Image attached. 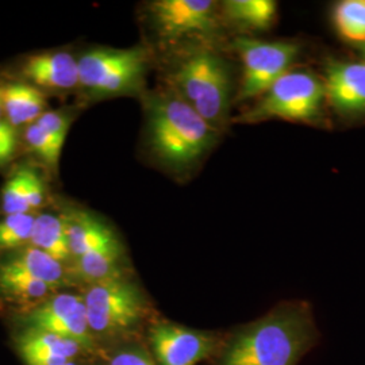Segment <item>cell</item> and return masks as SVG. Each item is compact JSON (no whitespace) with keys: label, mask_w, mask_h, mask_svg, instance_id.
<instances>
[{"label":"cell","mask_w":365,"mask_h":365,"mask_svg":"<svg viewBox=\"0 0 365 365\" xmlns=\"http://www.w3.org/2000/svg\"><path fill=\"white\" fill-rule=\"evenodd\" d=\"M314 341L309 307L286 303L238 331L218 365H297Z\"/></svg>","instance_id":"1"},{"label":"cell","mask_w":365,"mask_h":365,"mask_svg":"<svg viewBox=\"0 0 365 365\" xmlns=\"http://www.w3.org/2000/svg\"><path fill=\"white\" fill-rule=\"evenodd\" d=\"M146 129L152 153L163 165L176 172L195 168L220 135L175 91L149 102Z\"/></svg>","instance_id":"2"},{"label":"cell","mask_w":365,"mask_h":365,"mask_svg":"<svg viewBox=\"0 0 365 365\" xmlns=\"http://www.w3.org/2000/svg\"><path fill=\"white\" fill-rule=\"evenodd\" d=\"M172 83L182 101L221 130L227 123L232 98V78L226 61L207 49L188 54L176 66Z\"/></svg>","instance_id":"3"},{"label":"cell","mask_w":365,"mask_h":365,"mask_svg":"<svg viewBox=\"0 0 365 365\" xmlns=\"http://www.w3.org/2000/svg\"><path fill=\"white\" fill-rule=\"evenodd\" d=\"M327 92L324 80L309 69H289L232 122L255 125L283 119L317 125L324 118Z\"/></svg>","instance_id":"4"},{"label":"cell","mask_w":365,"mask_h":365,"mask_svg":"<svg viewBox=\"0 0 365 365\" xmlns=\"http://www.w3.org/2000/svg\"><path fill=\"white\" fill-rule=\"evenodd\" d=\"M78 61V86L95 96L138 91L144 83L148 53L144 48H98Z\"/></svg>","instance_id":"5"},{"label":"cell","mask_w":365,"mask_h":365,"mask_svg":"<svg viewBox=\"0 0 365 365\" xmlns=\"http://www.w3.org/2000/svg\"><path fill=\"white\" fill-rule=\"evenodd\" d=\"M235 52L242 61V78L235 102L259 99L274 81L287 73L299 54V45L291 41H260L238 37Z\"/></svg>","instance_id":"6"},{"label":"cell","mask_w":365,"mask_h":365,"mask_svg":"<svg viewBox=\"0 0 365 365\" xmlns=\"http://www.w3.org/2000/svg\"><path fill=\"white\" fill-rule=\"evenodd\" d=\"M92 334L113 336L135 327L146 310L141 289L128 277L90 286L83 295Z\"/></svg>","instance_id":"7"},{"label":"cell","mask_w":365,"mask_h":365,"mask_svg":"<svg viewBox=\"0 0 365 365\" xmlns=\"http://www.w3.org/2000/svg\"><path fill=\"white\" fill-rule=\"evenodd\" d=\"M29 329L49 331L78 342L81 349H91L93 334L88 324L83 297L56 294L33 307L25 318Z\"/></svg>","instance_id":"8"},{"label":"cell","mask_w":365,"mask_h":365,"mask_svg":"<svg viewBox=\"0 0 365 365\" xmlns=\"http://www.w3.org/2000/svg\"><path fill=\"white\" fill-rule=\"evenodd\" d=\"M149 10L163 39L205 36L217 29V3L211 0H157Z\"/></svg>","instance_id":"9"},{"label":"cell","mask_w":365,"mask_h":365,"mask_svg":"<svg viewBox=\"0 0 365 365\" xmlns=\"http://www.w3.org/2000/svg\"><path fill=\"white\" fill-rule=\"evenodd\" d=\"M149 339L160 365H196L215 351L217 339L209 333L170 322L150 329Z\"/></svg>","instance_id":"10"},{"label":"cell","mask_w":365,"mask_h":365,"mask_svg":"<svg viewBox=\"0 0 365 365\" xmlns=\"http://www.w3.org/2000/svg\"><path fill=\"white\" fill-rule=\"evenodd\" d=\"M324 86L327 102L339 117H365V61L329 63Z\"/></svg>","instance_id":"11"},{"label":"cell","mask_w":365,"mask_h":365,"mask_svg":"<svg viewBox=\"0 0 365 365\" xmlns=\"http://www.w3.org/2000/svg\"><path fill=\"white\" fill-rule=\"evenodd\" d=\"M63 215L72 259L98 252H123L114 230L91 212L71 210Z\"/></svg>","instance_id":"12"},{"label":"cell","mask_w":365,"mask_h":365,"mask_svg":"<svg viewBox=\"0 0 365 365\" xmlns=\"http://www.w3.org/2000/svg\"><path fill=\"white\" fill-rule=\"evenodd\" d=\"M22 73L37 88L66 91L78 86V58L69 53L34 54L24 63Z\"/></svg>","instance_id":"13"},{"label":"cell","mask_w":365,"mask_h":365,"mask_svg":"<svg viewBox=\"0 0 365 365\" xmlns=\"http://www.w3.org/2000/svg\"><path fill=\"white\" fill-rule=\"evenodd\" d=\"M18 348L27 365H64L81 351L78 342L37 329H27Z\"/></svg>","instance_id":"14"},{"label":"cell","mask_w":365,"mask_h":365,"mask_svg":"<svg viewBox=\"0 0 365 365\" xmlns=\"http://www.w3.org/2000/svg\"><path fill=\"white\" fill-rule=\"evenodd\" d=\"M45 202V185L31 168L16 170L1 190V210L4 215L30 214Z\"/></svg>","instance_id":"15"},{"label":"cell","mask_w":365,"mask_h":365,"mask_svg":"<svg viewBox=\"0 0 365 365\" xmlns=\"http://www.w3.org/2000/svg\"><path fill=\"white\" fill-rule=\"evenodd\" d=\"M3 114L10 125H31L46 108V99L39 88L30 83L15 81L1 87Z\"/></svg>","instance_id":"16"},{"label":"cell","mask_w":365,"mask_h":365,"mask_svg":"<svg viewBox=\"0 0 365 365\" xmlns=\"http://www.w3.org/2000/svg\"><path fill=\"white\" fill-rule=\"evenodd\" d=\"M123 252H98L78 257L68 269V277H73L90 286L111 280L125 279V267L122 264Z\"/></svg>","instance_id":"17"},{"label":"cell","mask_w":365,"mask_h":365,"mask_svg":"<svg viewBox=\"0 0 365 365\" xmlns=\"http://www.w3.org/2000/svg\"><path fill=\"white\" fill-rule=\"evenodd\" d=\"M3 262L18 271L30 274L39 282L46 283L53 289H58L68 280V272L63 267V262L30 245L22 250H18L14 256Z\"/></svg>","instance_id":"18"},{"label":"cell","mask_w":365,"mask_h":365,"mask_svg":"<svg viewBox=\"0 0 365 365\" xmlns=\"http://www.w3.org/2000/svg\"><path fill=\"white\" fill-rule=\"evenodd\" d=\"M54 291L46 283L15 269L3 261L0 262V292L9 299L36 307L43 300L49 299Z\"/></svg>","instance_id":"19"},{"label":"cell","mask_w":365,"mask_h":365,"mask_svg":"<svg viewBox=\"0 0 365 365\" xmlns=\"http://www.w3.org/2000/svg\"><path fill=\"white\" fill-rule=\"evenodd\" d=\"M30 247L39 249L60 262L72 259L68 245L64 215L39 214L36 218Z\"/></svg>","instance_id":"20"},{"label":"cell","mask_w":365,"mask_h":365,"mask_svg":"<svg viewBox=\"0 0 365 365\" xmlns=\"http://www.w3.org/2000/svg\"><path fill=\"white\" fill-rule=\"evenodd\" d=\"M225 16L235 25L250 30H268L277 15L274 0H229L223 3Z\"/></svg>","instance_id":"21"},{"label":"cell","mask_w":365,"mask_h":365,"mask_svg":"<svg viewBox=\"0 0 365 365\" xmlns=\"http://www.w3.org/2000/svg\"><path fill=\"white\" fill-rule=\"evenodd\" d=\"M333 22L339 37L365 46V0H342L336 4Z\"/></svg>","instance_id":"22"},{"label":"cell","mask_w":365,"mask_h":365,"mask_svg":"<svg viewBox=\"0 0 365 365\" xmlns=\"http://www.w3.org/2000/svg\"><path fill=\"white\" fill-rule=\"evenodd\" d=\"M37 215L30 214H10L0 218V252L26 248L31 241Z\"/></svg>","instance_id":"23"},{"label":"cell","mask_w":365,"mask_h":365,"mask_svg":"<svg viewBox=\"0 0 365 365\" xmlns=\"http://www.w3.org/2000/svg\"><path fill=\"white\" fill-rule=\"evenodd\" d=\"M25 141L27 148L38 157L41 161H43L52 170L57 168L64 145L54 140L46 131L42 130L36 122L27 126L25 130Z\"/></svg>","instance_id":"24"},{"label":"cell","mask_w":365,"mask_h":365,"mask_svg":"<svg viewBox=\"0 0 365 365\" xmlns=\"http://www.w3.org/2000/svg\"><path fill=\"white\" fill-rule=\"evenodd\" d=\"M36 123L60 144H66V135L72 123V115L64 111H45Z\"/></svg>","instance_id":"25"},{"label":"cell","mask_w":365,"mask_h":365,"mask_svg":"<svg viewBox=\"0 0 365 365\" xmlns=\"http://www.w3.org/2000/svg\"><path fill=\"white\" fill-rule=\"evenodd\" d=\"M16 150V131L7 120H0V165L9 164Z\"/></svg>","instance_id":"26"},{"label":"cell","mask_w":365,"mask_h":365,"mask_svg":"<svg viewBox=\"0 0 365 365\" xmlns=\"http://www.w3.org/2000/svg\"><path fill=\"white\" fill-rule=\"evenodd\" d=\"M108 365H156L149 354L140 348H128L115 353Z\"/></svg>","instance_id":"27"},{"label":"cell","mask_w":365,"mask_h":365,"mask_svg":"<svg viewBox=\"0 0 365 365\" xmlns=\"http://www.w3.org/2000/svg\"><path fill=\"white\" fill-rule=\"evenodd\" d=\"M1 114H3V105H1V87H0V120H1Z\"/></svg>","instance_id":"28"},{"label":"cell","mask_w":365,"mask_h":365,"mask_svg":"<svg viewBox=\"0 0 365 365\" xmlns=\"http://www.w3.org/2000/svg\"><path fill=\"white\" fill-rule=\"evenodd\" d=\"M64 365H78V364H76V363H75V361H73V360H72V361H69V363H66V364H64Z\"/></svg>","instance_id":"29"},{"label":"cell","mask_w":365,"mask_h":365,"mask_svg":"<svg viewBox=\"0 0 365 365\" xmlns=\"http://www.w3.org/2000/svg\"><path fill=\"white\" fill-rule=\"evenodd\" d=\"M363 53H364V56H365V46H363Z\"/></svg>","instance_id":"30"}]
</instances>
